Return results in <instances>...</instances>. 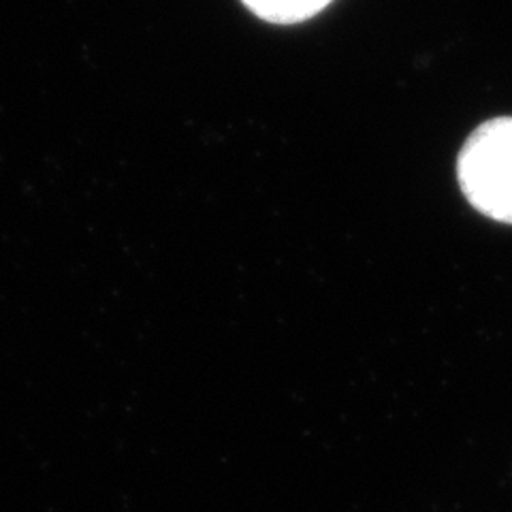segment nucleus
<instances>
[{
    "label": "nucleus",
    "instance_id": "nucleus-1",
    "mask_svg": "<svg viewBox=\"0 0 512 512\" xmlns=\"http://www.w3.org/2000/svg\"><path fill=\"white\" fill-rule=\"evenodd\" d=\"M457 182L478 214L512 224V116L474 128L457 158Z\"/></svg>",
    "mask_w": 512,
    "mask_h": 512
},
{
    "label": "nucleus",
    "instance_id": "nucleus-2",
    "mask_svg": "<svg viewBox=\"0 0 512 512\" xmlns=\"http://www.w3.org/2000/svg\"><path fill=\"white\" fill-rule=\"evenodd\" d=\"M261 20L274 24H295L323 11L331 0H242Z\"/></svg>",
    "mask_w": 512,
    "mask_h": 512
}]
</instances>
